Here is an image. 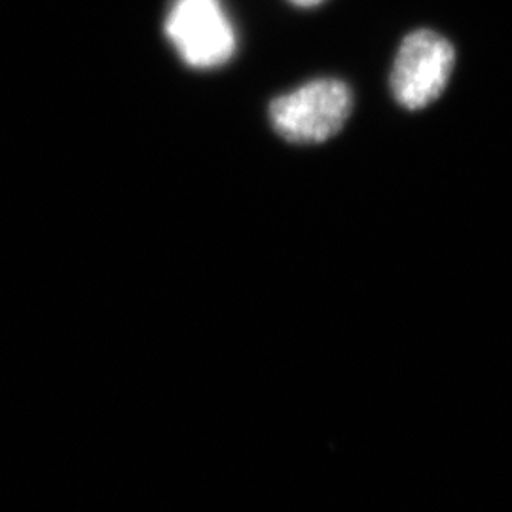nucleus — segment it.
Masks as SVG:
<instances>
[{
	"mask_svg": "<svg viewBox=\"0 0 512 512\" xmlns=\"http://www.w3.org/2000/svg\"><path fill=\"white\" fill-rule=\"evenodd\" d=\"M351 109L353 97L348 86L340 80L321 78L274 99L270 120L283 139L317 145L346 126Z\"/></svg>",
	"mask_w": 512,
	"mask_h": 512,
	"instance_id": "nucleus-1",
	"label": "nucleus"
},
{
	"mask_svg": "<svg viewBox=\"0 0 512 512\" xmlns=\"http://www.w3.org/2000/svg\"><path fill=\"white\" fill-rule=\"evenodd\" d=\"M165 37L192 69H215L232 59L238 37L220 0H173Z\"/></svg>",
	"mask_w": 512,
	"mask_h": 512,
	"instance_id": "nucleus-2",
	"label": "nucleus"
},
{
	"mask_svg": "<svg viewBox=\"0 0 512 512\" xmlns=\"http://www.w3.org/2000/svg\"><path fill=\"white\" fill-rule=\"evenodd\" d=\"M454 46L435 31L404 38L391 73V90L404 109H425L439 99L454 71Z\"/></svg>",
	"mask_w": 512,
	"mask_h": 512,
	"instance_id": "nucleus-3",
	"label": "nucleus"
},
{
	"mask_svg": "<svg viewBox=\"0 0 512 512\" xmlns=\"http://www.w3.org/2000/svg\"><path fill=\"white\" fill-rule=\"evenodd\" d=\"M291 2L296 4V6H302V8H310V6H315V4H319L323 0H291Z\"/></svg>",
	"mask_w": 512,
	"mask_h": 512,
	"instance_id": "nucleus-4",
	"label": "nucleus"
}]
</instances>
